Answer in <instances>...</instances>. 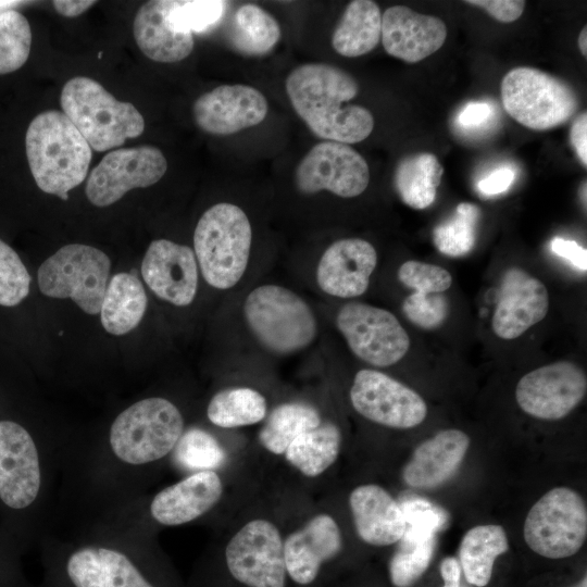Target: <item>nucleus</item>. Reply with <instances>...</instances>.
<instances>
[{
  "label": "nucleus",
  "mask_w": 587,
  "mask_h": 587,
  "mask_svg": "<svg viewBox=\"0 0 587 587\" xmlns=\"http://www.w3.org/2000/svg\"><path fill=\"white\" fill-rule=\"evenodd\" d=\"M285 87L294 110L315 136L348 145L371 135L374 117L366 108L348 103L359 85L340 67L301 64L288 74Z\"/></svg>",
  "instance_id": "1"
},
{
  "label": "nucleus",
  "mask_w": 587,
  "mask_h": 587,
  "mask_svg": "<svg viewBox=\"0 0 587 587\" xmlns=\"http://www.w3.org/2000/svg\"><path fill=\"white\" fill-rule=\"evenodd\" d=\"M183 433L184 417L173 402L145 398L115 416L104 458L113 467L135 473L171 454Z\"/></svg>",
  "instance_id": "2"
},
{
  "label": "nucleus",
  "mask_w": 587,
  "mask_h": 587,
  "mask_svg": "<svg viewBox=\"0 0 587 587\" xmlns=\"http://www.w3.org/2000/svg\"><path fill=\"white\" fill-rule=\"evenodd\" d=\"M25 147L32 175L46 193L67 200V192L87 176L91 148L63 112L38 114L27 128Z\"/></svg>",
  "instance_id": "3"
},
{
  "label": "nucleus",
  "mask_w": 587,
  "mask_h": 587,
  "mask_svg": "<svg viewBox=\"0 0 587 587\" xmlns=\"http://www.w3.org/2000/svg\"><path fill=\"white\" fill-rule=\"evenodd\" d=\"M60 103L63 113L98 152L120 147L145 130L143 116L130 102L115 99L101 84L86 76H75L64 84Z\"/></svg>",
  "instance_id": "4"
},
{
  "label": "nucleus",
  "mask_w": 587,
  "mask_h": 587,
  "mask_svg": "<svg viewBox=\"0 0 587 587\" xmlns=\"http://www.w3.org/2000/svg\"><path fill=\"white\" fill-rule=\"evenodd\" d=\"M251 242V224L243 210L227 202L209 208L193 233V252L204 280L221 290L234 287L247 270Z\"/></svg>",
  "instance_id": "5"
},
{
  "label": "nucleus",
  "mask_w": 587,
  "mask_h": 587,
  "mask_svg": "<svg viewBox=\"0 0 587 587\" xmlns=\"http://www.w3.org/2000/svg\"><path fill=\"white\" fill-rule=\"evenodd\" d=\"M243 315L253 336L274 353L302 350L317 334L311 308L296 292L282 286L262 285L250 291Z\"/></svg>",
  "instance_id": "6"
},
{
  "label": "nucleus",
  "mask_w": 587,
  "mask_h": 587,
  "mask_svg": "<svg viewBox=\"0 0 587 587\" xmlns=\"http://www.w3.org/2000/svg\"><path fill=\"white\" fill-rule=\"evenodd\" d=\"M501 99L511 117L535 130L565 123L578 107L577 96L566 82L527 66L515 67L504 75Z\"/></svg>",
  "instance_id": "7"
},
{
  "label": "nucleus",
  "mask_w": 587,
  "mask_h": 587,
  "mask_svg": "<svg viewBox=\"0 0 587 587\" xmlns=\"http://www.w3.org/2000/svg\"><path fill=\"white\" fill-rule=\"evenodd\" d=\"M523 536L538 555L564 559L576 554L587 536V507L584 498L569 487H554L529 509Z\"/></svg>",
  "instance_id": "8"
},
{
  "label": "nucleus",
  "mask_w": 587,
  "mask_h": 587,
  "mask_svg": "<svg viewBox=\"0 0 587 587\" xmlns=\"http://www.w3.org/2000/svg\"><path fill=\"white\" fill-rule=\"evenodd\" d=\"M111 262L101 250L80 243L60 248L38 268V287L51 298L72 299L84 312H100Z\"/></svg>",
  "instance_id": "9"
},
{
  "label": "nucleus",
  "mask_w": 587,
  "mask_h": 587,
  "mask_svg": "<svg viewBox=\"0 0 587 587\" xmlns=\"http://www.w3.org/2000/svg\"><path fill=\"white\" fill-rule=\"evenodd\" d=\"M338 330L352 353L378 367L399 362L410 348V338L396 315L362 302L344 304L336 316Z\"/></svg>",
  "instance_id": "10"
},
{
  "label": "nucleus",
  "mask_w": 587,
  "mask_h": 587,
  "mask_svg": "<svg viewBox=\"0 0 587 587\" xmlns=\"http://www.w3.org/2000/svg\"><path fill=\"white\" fill-rule=\"evenodd\" d=\"M225 562L229 574L247 587H285L284 542L270 521L245 524L228 541Z\"/></svg>",
  "instance_id": "11"
},
{
  "label": "nucleus",
  "mask_w": 587,
  "mask_h": 587,
  "mask_svg": "<svg viewBox=\"0 0 587 587\" xmlns=\"http://www.w3.org/2000/svg\"><path fill=\"white\" fill-rule=\"evenodd\" d=\"M167 170L163 152L143 145L108 152L91 170L86 183V196L96 207H108L134 188L158 183Z\"/></svg>",
  "instance_id": "12"
},
{
  "label": "nucleus",
  "mask_w": 587,
  "mask_h": 587,
  "mask_svg": "<svg viewBox=\"0 0 587 587\" xmlns=\"http://www.w3.org/2000/svg\"><path fill=\"white\" fill-rule=\"evenodd\" d=\"M369 183L365 159L349 145L330 140L313 146L295 172L296 187L304 195L327 190L341 198H353Z\"/></svg>",
  "instance_id": "13"
},
{
  "label": "nucleus",
  "mask_w": 587,
  "mask_h": 587,
  "mask_svg": "<svg viewBox=\"0 0 587 587\" xmlns=\"http://www.w3.org/2000/svg\"><path fill=\"white\" fill-rule=\"evenodd\" d=\"M350 400L363 417L390 428H413L427 415V405L416 391L385 373L370 369L355 374Z\"/></svg>",
  "instance_id": "14"
},
{
  "label": "nucleus",
  "mask_w": 587,
  "mask_h": 587,
  "mask_svg": "<svg viewBox=\"0 0 587 587\" xmlns=\"http://www.w3.org/2000/svg\"><path fill=\"white\" fill-rule=\"evenodd\" d=\"M586 391L584 371L573 362L559 361L525 374L516 385L515 399L526 414L557 421L570 414Z\"/></svg>",
  "instance_id": "15"
},
{
  "label": "nucleus",
  "mask_w": 587,
  "mask_h": 587,
  "mask_svg": "<svg viewBox=\"0 0 587 587\" xmlns=\"http://www.w3.org/2000/svg\"><path fill=\"white\" fill-rule=\"evenodd\" d=\"M267 100L258 89L242 84L221 85L193 103L196 124L205 133L227 136L264 121Z\"/></svg>",
  "instance_id": "16"
},
{
  "label": "nucleus",
  "mask_w": 587,
  "mask_h": 587,
  "mask_svg": "<svg viewBox=\"0 0 587 587\" xmlns=\"http://www.w3.org/2000/svg\"><path fill=\"white\" fill-rule=\"evenodd\" d=\"M549 295L545 284L519 267H510L502 276L491 327L501 339L522 336L545 319Z\"/></svg>",
  "instance_id": "17"
},
{
  "label": "nucleus",
  "mask_w": 587,
  "mask_h": 587,
  "mask_svg": "<svg viewBox=\"0 0 587 587\" xmlns=\"http://www.w3.org/2000/svg\"><path fill=\"white\" fill-rule=\"evenodd\" d=\"M141 275L160 299L177 307L190 304L198 289V265L191 248L167 239L153 240L143 257Z\"/></svg>",
  "instance_id": "18"
},
{
  "label": "nucleus",
  "mask_w": 587,
  "mask_h": 587,
  "mask_svg": "<svg viewBox=\"0 0 587 587\" xmlns=\"http://www.w3.org/2000/svg\"><path fill=\"white\" fill-rule=\"evenodd\" d=\"M377 264L371 242L361 238H344L333 242L322 254L316 267L319 287L338 298L363 295Z\"/></svg>",
  "instance_id": "19"
},
{
  "label": "nucleus",
  "mask_w": 587,
  "mask_h": 587,
  "mask_svg": "<svg viewBox=\"0 0 587 587\" xmlns=\"http://www.w3.org/2000/svg\"><path fill=\"white\" fill-rule=\"evenodd\" d=\"M447 27L440 18L417 13L405 5L388 8L382 15L380 40L386 52L408 63H416L439 50Z\"/></svg>",
  "instance_id": "20"
},
{
  "label": "nucleus",
  "mask_w": 587,
  "mask_h": 587,
  "mask_svg": "<svg viewBox=\"0 0 587 587\" xmlns=\"http://www.w3.org/2000/svg\"><path fill=\"white\" fill-rule=\"evenodd\" d=\"M222 496L223 483L215 471L195 472L157 492L149 514L163 526L184 525L209 512Z\"/></svg>",
  "instance_id": "21"
},
{
  "label": "nucleus",
  "mask_w": 587,
  "mask_h": 587,
  "mask_svg": "<svg viewBox=\"0 0 587 587\" xmlns=\"http://www.w3.org/2000/svg\"><path fill=\"white\" fill-rule=\"evenodd\" d=\"M341 548L342 536L336 521L328 514H317L286 538V572L299 585L312 584L322 564L335 558Z\"/></svg>",
  "instance_id": "22"
},
{
  "label": "nucleus",
  "mask_w": 587,
  "mask_h": 587,
  "mask_svg": "<svg viewBox=\"0 0 587 587\" xmlns=\"http://www.w3.org/2000/svg\"><path fill=\"white\" fill-rule=\"evenodd\" d=\"M470 437L460 429H444L420 444L402 470L403 482L416 489H433L448 482L461 465Z\"/></svg>",
  "instance_id": "23"
},
{
  "label": "nucleus",
  "mask_w": 587,
  "mask_h": 587,
  "mask_svg": "<svg viewBox=\"0 0 587 587\" xmlns=\"http://www.w3.org/2000/svg\"><path fill=\"white\" fill-rule=\"evenodd\" d=\"M349 505L357 534L364 542L383 547L401 539L405 527L403 513L382 486H358L349 496Z\"/></svg>",
  "instance_id": "24"
},
{
  "label": "nucleus",
  "mask_w": 587,
  "mask_h": 587,
  "mask_svg": "<svg viewBox=\"0 0 587 587\" xmlns=\"http://www.w3.org/2000/svg\"><path fill=\"white\" fill-rule=\"evenodd\" d=\"M171 0H152L142 4L134 18L133 33L140 51L150 60L175 63L193 50L191 34L173 30L166 22Z\"/></svg>",
  "instance_id": "25"
},
{
  "label": "nucleus",
  "mask_w": 587,
  "mask_h": 587,
  "mask_svg": "<svg viewBox=\"0 0 587 587\" xmlns=\"http://www.w3.org/2000/svg\"><path fill=\"white\" fill-rule=\"evenodd\" d=\"M40 587H107L105 573L93 539L43 553Z\"/></svg>",
  "instance_id": "26"
},
{
  "label": "nucleus",
  "mask_w": 587,
  "mask_h": 587,
  "mask_svg": "<svg viewBox=\"0 0 587 587\" xmlns=\"http://www.w3.org/2000/svg\"><path fill=\"white\" fill-rule=\"evenodd\" d=\"M93 540L104 569L107 587H159L148 554L134 535H99Z\"/></svg>",
  "instance_id": "27"
},
{
  "label": "nucleus",
  "mask_w": 587,
  "mask_h": 587,
  "mask_svg": "<svg viewBox=\"0 0 587 587\" xmlns=\"http://www.w3.org/2000/svg\"><path fill=\"white\" fill-rule=\"evenodd\" d=\"M147 308V295L139 278L132 273H118L108 283L101 308L103 328L112 335H124L141 321Z\"/></svg>",
  "instance_id": "28"
},
{
  "label": "nucleus",
  "mask_w": 587,
  "mask_h": 587,
  "mask_svg": "<svg viewBox=\"0 0 587 587\" xmlns=\"http://www.w3.org/2000/svg\"><path fill=\"white\" fill-rule=\"evenodd\" d=\"M382 13L371 0L351 1L332 37L334 50L342 57L355 58L371 52L379 42Z\"/></svg>",
  "instance_id": "29"
},
{
  "label": "nucleus",
  "mask_w": 587,
  "mask_h": 587,
  "mask_svg": "<svg viewBox=\"0 0 587 587\" xmlns=\"http://www.w3.org/2000/svg\"><path fill=\"white\" fill-rule=\"evenodd\" d=\"M508 550V536L502 526L486 524L469 529L459 549V563L466 582L476 587L488 585L496 559Z\"/></svg>",
  "instance_id": "30"
},
{
  "label": "nucleus",
  "mask_w": 587,
  "mask_h": 587,
  "mask_svg": "<svg viewBox=\"0 0 587 587\" xmlns=\"http://www.w3.org/2000/svg\"><path fill=\"white\" fill-rule=\"evenodd\" d=\"M226 36L236 52L259 57L276 46L280 38V27L273 15L261 7L246 3L234 12Z\"/></svg>",
  "instance_id": "31"
},
{
  "label": "nucleus",
  "mask_w": 587,
  "mask_h": 587,
  "mask_svg": "<svg viewBox=\"0 0 587 587\" xmlns=\"http://www.w3.org/2000/svg\"><path fill=\"white\" fill-rule=\"evenodd\" d=\"M444 168L433 153L408 155L395 171V188L401 201L410 208L423 210L433 204Z\"/></svg>",
  "instance_id": "32"
},
{
  "label": "nucleus",
  "mask_w": 587,
  "mask_h": 587,
  "mask_svg": "<svg viewBox=\"0 0 587 587\" xmlns=\"http://www.w3.org/2000/svg\"><path fill=\"white\" fill-rule=\"evenodd\" d=\"M341 446V433L333 423L299 435L287 448V461L300 473L315 477L324 473L337 460Z\"/></svg>",
  "instance_id": "33"
},
{
  "label": "nucleus",
  "mask_w": 587,
  "mask_h": 587,
  "mask_svg": "<svg viewBox=\"0 0 587 587\" xmlns=\"http://www.w3.org/2000/svg\"><path fill=\"white\" fill-rule=\"evenodd\" d=\"M317 410L302 402L276 407L259 433L260 444L273 454H283L301 434L321 424Z\"/></svg>",
  "instance_id": "34"
},
{
  "label": "nucleus",
  "mask_w": 587,
  "mask_h": 587,
  "mask_svg": "<svg viewBox=\"0 0 587 587\" xmlns=\"http://www.w3.org/2000/svg\"><path fill=\"white\" fill-rule=\"evenodd\" d=\"M266 415V400L248 387L228 388L216 392L207 408V416L215 426L234 428L253 425Z\"/></svg>",
  "instance_id": "35"
},
{
  "label": "nucleus",
  "mask_w": 587,
  "mask_h": 587,
  "mask_svg": "<svg viewBox=\"0 0 587 587\" xmlns=\"http://www.w3.org/2000/svg\"><path fill=\"white\" fill-rule=\"evenodd\" d=\"M479 214L480 210L476 204L459 203L454 214L434 228L433 240L436 248L451 258L466 255L476 242Z\"/></svg>",
  "instance_id": "36"
},
{
  "label": "nucleus",
  "mask_w": 587,
  "mask_h": 587,
  "mask_svg": "<svg viewBox=\"0 0 587 587\" xmlns=\"http://www.w3.org/2000/svg\"><path fill=\"white\" fill-rule=\"evenodd\" d=\"M172 453L177 466L192 473L214 471L226 459L225 450L216 438L198 427L184 430Z\"/></svg>",
  "instance_id": "37"
},
{
  "label": "nucleus",
  "mask_w": 587,
  "mask_h": 587,
  "mask_svg": "<svg viewBox=\"0 0 587 587\" xmlns=\"http://www.w3.org/2000/svg\"><path fill=\"white\" fill-rule=\"evenodd\" d=\"M226 9L222 0H171L166 22L180 34L203 33L220 23Z\"/></svg>",
  "instance_id": "38"
},
{
  "label": "nucleus",
  "mask_w": 587,
  "mask_h": 587,
  "mask_svg": "<svg viewBox=\"0 0 587 587\" xmlns=\"http://www.w3.org/2000/svg\"><path fill=\"white\" fill-rule=\"evenodd\" d=\"M32 30L27 18L12 10L0 15V74L15 72L27 61Z\"/></svg>",
  "instance_id": "39"
},
{
  "label": "nucleus",
  "mask_w": 587,
  "mask_h": 587,
  "mask_svg": "<svg viewBox=\"0 0 587 587\" xmlns=\"http://www.w3.org/2000/svg\"><path fill=\"white\" fill-rule=\"evenodd\" d=\"M400 504L404 517V533L398 541L402 546H415L436 537L446 522L445 513L429 501L413 498Z\"/></svg>",
  "instance_id": "40"
},
{
  "label": "nucleus",
  "mask_w": 587,
  "mask_h": 587,
  "mask_svg": "<svg viewBox=\"0 0 587 587\" xmlns=\"http://www.w3.org/2000/svg\"><path fill=\"white\" fill-rule=\"evenodd\" d=\"M436 537L415 546L399 545L389 562V577L396 587H411L432 561Z\"/></svg>",
  "instance_id": "41"
},
{
  "label": "nucleus",
  "mask_w": 587,
  "mask_h": 587,
  "mask_svg": "<svg viewBox=\"0 0 587 587\" xmlns=\"http://www.w3.org/2000/svg\"><path fill=\"white\" fill-rule=\"evenodd\" d=\"M30 276L18 254L0 239V305L14 307L28 295Z\"/></svg>",
  "instance_id": "42"
},
{
  "label": "nucleus",
  "mask_w": 587,
  "mask_h": 587,
  "mask_svg": "<svg viewBox=\"0 0 587 587\" xmlns=\"http://www.w3.org/2000/svg\"><path fill=\"white\" fill-rule=\"evenodd\" d=\"M402 312L414 325L434 329L446 321L449 305L442 294L414 291L404 299Z\"/></svg>",
  "instance_id": "43"
},
{
  "label": "nucleus",
  "mask_w": 587,
  "mask_h": 587,
  "mask_svg": "<svg viewBox=\"0 0 587 587\" xmlns=\"http://www.w3.org/2000/svg\"><path fill=\"white\" fill-rule=\"evenodd\" d=\"M398 279L415 291L442 294L452 284L451 274L444 267L409 260L400 265Z\"/></svg>",
  "instance_id": "44"
},
{
  "label": "nucleus",
  "mask_w": 587,
  "mask_h": 587,
  "mask_svg": "<svg viewBox=\"0 0 587 587\" xmlns=\"http://www.w3.org/2000/svg\"><path fill=\"white\" fill-rule=\"evenodd\" d=\"M22 552L0 529V587H34L22 570Z\"/></svg>",
  "instance_id": "45"
},
{
  "label": "nucleus",
  "mask_w": 587,
  "mask_h": 587,
  "mask_svg": "<svg viewBox=\"0 0 587 587\" xmlns=\"http://www.w3.org/2000/svg\"><path fill=\"white\" fill-rule=\"evenodd\" d=\"M465 3L484 9L502 23L514 22L522 15L525 8V1L521 0H470Z\"/></svg>",
  "instance_id": "46"
},
{
  "label": "nucleus",
  "mask_w": 587,
  "mask_h": 587,
  "mask_svg": "<svg viewBox=\"0 0 587 587\" xmlns=\"http://www.w3.org/2000/svg\"><path fill=\"white\" fill-rule=\"evenodd\" d=\"M550 247L553 253L566 259L578 270L584 272L587 270V250L576 241L555 237L551 240Z\"/></svg>",
  "instance_id": "47"
},
{
  "label": "nucleus",
  "mask_w": 587,
  "mask_h": 587,
  "mask_svg": "<svg viewBox=\"0 0 587 587\" xmlns=\"http://www.w3.org/2000/svg\"><path fill=\"white\" fill-rule=\"evenodd\" d=\"M515 173L510 167H500L480 179L477 189L486 196L499 195L507 191L514 182Z\"/></svg>",
  "instance_id": "48"
},
{
  "label": "nucleus",
  "mask_w": 587,
  "mask_h": 587,
  "mask_svg": "<svg viewBox=\"0 0 587 587\" xmlns=\"http://www.w3.org/2000/svg\"><path fill=\"white\" fill-rule=\"evenodd\" d=\"M492 116V107L487 102H470L459 114L463 127H476Z\"/></svg>",
  "instance_id": "49"
},
{
  "label": "nucleus",
  "mask_w": 587,
  "mask_h": 587,
  "mask_svg": "<svg viewBox=\"0 0 587 587\" xmlns=\"http://www.w3.org/2000/svg\"><path fill=\"white\" fill-rule=\"evenodd\" d=\"M570 139L578 159L584 166L587 165V114L582 113L573 123Z\"/></svg>",
  "instance_id": "50"
},
{
  "label": "nucleus",
  "mask_w": 587,
  "mask_h": 587,
  "mask_svg": "<svg viewBox=\"0 0 587 587\" xmlns=\"http://www.w3.org/2000/svg\"><path fill=\"white\" fill-rule=\"evenodd\" d=\"M440 575L445 583L442 587H464L461 584V566L455 558L447 557L442 560Z\"/></svg>",
  "instance_id": "51"
},
{
  "label": "nucleus",
  "mask_w": 587,
  "mask_h": 587,
  "mask_svg": "<svg viewBox=\"0 0 587 587\" xmlns=\"http://www.w3.org/2000/svg\"><path fill=\"white\" fill-rule=\"evenodd\" d=\"M96 1L90 0H57L52 4L60 15L75 17L91 8Z\"/></svg>",
  "instance_id": "52"
},
{
  "label": "nucleus",
  "mask_w": 587,
  "mask_h": 587,
  "mask_svg": "<svg viewBox=\"0 0 587 587\" xmlns=\"http://www.w3.org/2000/svg\"><path fill=\"white\" fill-rule=\"evenodd\" d=\"M27 3L24 1H15V0H0V15L12 11L15 7H18L20 4Z\"/></svg>",
  "instance_id": "53"
},
{
  "label": "nucleus",
  "mask_w": 587,
  "mask_h": 587,
  "mask_svg": "<svg viewBox=\"0 0 587 587\" xmlns=\"http://www.w3.org/2000/svg\"><path fill=\"white\" fill-rule=\"evenodd\" d=\"M578 47L580 50V53L586 58L587 55V27L584 26V28L580 30L579 37H578Z\"/></svg>",
  "instance_id": "54"
},
{
  "label": "nucleus",
  "mask_w": 587,
  "mask_h": 587,
  "mask_svg": "<svg viewBox=\"0 0 587 587\" xmlns=\"http://www.w3.org/2000/svg\"><path fill=\"white\" fill-rule=\"evenodd\" d=\"M574 587H587V576L585 575L583 579Z\"/></svg>",
  "instance_id": "55"
}]
</instances>
